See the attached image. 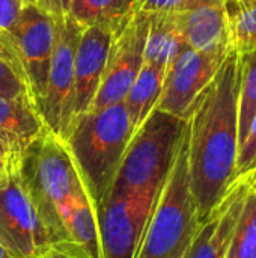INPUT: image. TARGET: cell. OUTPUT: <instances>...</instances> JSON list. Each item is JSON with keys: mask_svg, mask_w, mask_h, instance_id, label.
Returning <instances> with one entry per match:
<instances>
[{"mask_svg": "<svg viewBox=\"0 0 256 258\" xmlns=\"http://www.w3.org/2000/svg\"><path fill=\"white\" fill-rule=\"evenodd\" d=\"M15 160L20 178L48 230L51 245L66 242L57 207L69 197L86 192L66 142L45 128Z\"/></svg>", "mask_w": 256, "mask_h": 258, "instance_id": "3", "label": "cell"}, {"mask_svg": "<svg viewBox=\"0 0 256 258\" xmlns=\"http://www.w3.org/2000/svg\"><path fill=\"white\" fill-rule=\"evenodd\" d=\"M57 213L66 242L80 248L89 258H103L97 210L86 192H78L65 200Z\"/></svg>", "mask_w": 256, "mask_h": 258, "instance_id": "16", "label": "cell"}, {"mask_svg": "<svg viewBox=\"0 0 256 258\" xmlns=\"http://www.w3.org/2000/svg\"><path fill=\"white\" fill-rule=\"evenodd\" d=\"M83 27L69 15L56 20V41L48 67L45 95L38 112L45 127L66 141L72 127V89L75 53Z\"/></svg>", "mask_w": 256, "mask_h": 258, "instance_id": "7", "label": "cell"}, {"mask_svg": "<svg viewBox=\"0 0 256 258\" xmlns=\"http://www.w3.org/2000/svg\"><path fill=\"white\" fill-rule=\"evenodd\" d=\"M158 197L110 194L97 209L103 258H134Z\"/></svg>", "mask_w": 256, "mask_h": 258, "instance_id": "10", "label": "cell"}, {"mask_svg": "<svg viewBox=\"0 0 256 258\" xmlns=\"http://www.w3.org/2000/svg\"><path fill=\"white\" fill-rule=\"evenodd\" d=\"M178 17L186 45L199 51L232 50L228 0H184Z\"/></svg>", "mask_w": 256, "mask_h": 258, "instance_id": "14", "label": "cell"}, {"mask_svg": "<svg viewBox=\"0 0 256 258\" xmlns=\"http://www.w3.org/2000/svg\"><path fill=\"white\" fill-rule=\"evenodd\" d=\"M14 159L15 157H12V156H0V177L9 169V166L12 165Z\"/></svg>", "mask_w": 256, "mask_h": 258, "instance_id": "29", "label": "cell"}, {"mask_svg": "<svg viewBox=\"0 0 256 258\" xmlns=\"http://www.w3.org/2000/svg\"><path fill=\"white\" fill-rule=\"evenodd\" d=\"M231 51H199L186 45L166 68L157 109L186 121L196 97L213 80Z\"/></svg>", "mask_w": 256, "mask_h": 258, "instance_id": "11", "label": "cell"}, {"mask_svg": "<svg viewBox=\"0 0 256 258\" xmlns=\"http://www.w3.org/2000/svg\"><path fill=\"white\" fill-rule=\"evenodd\" d=\"M186 121L163 110H152L134 132L110 194L158 197L174 168Z\"/></svg>", "mask_w": 256, "mask_h": 258, "instance_id": "5", "label": "cell"}, {"mask_svg": "<svg viewBox=\"0 0 256 258\" xmlns=\"http://www.w3.org/2000/svg\"><path fill=\"white\" fill-rule=\"evenodd\" d=\"M24 6L26 5H39V0H20Z\"/></svg>", "mask_w": 256, "mask_h": 258, "instance_id": "34", "label": "cell"}, {"mask_svg": "<svg viewBox=\"0 0 256 258\" xmlns=\"http://www.w3.org/2000/svg\"><path fill=\"white\" fill-rule=\"evenodd\" d=\"M137 9L139 0H72L66 15L83 29L106 26L116 33Z\"/></svg>", "mask_w": 256, "mask_h": 258, "instance_id": "19", "label": "cell"}, {"mask_svg": "<svg viewBox=\"0 0 256 258\" xmlns=\"http://www.w3.org/2000/svg\"><path fill=\"white\" fill-rule=\"evenodd\" d=\"M238 141L241 145L256 115V47L238 53Z\"/></svg>", "mask_w": 256, "mask_h": 258, "instance_id": "20", "label": "cell"}, {"mask_svg": "<svg viewBox=\"0 0 256 258\" xmlns=\"http://www.w3.org/2000/svg\"><path fill=\"white\" fill-rule=\"evenodd\" d=\"M255 169H256V168H255Z\"/></svg>", "mask_w": 256, "mask_h": 258, "instance_id": "35", "label": "cell"}, {"mask_svg": "<svg viewBox=\"0 0 256 258\" xmlns=\"http://www.w3.org/2000/svg\"><path fill=\"white\" fill-rule=\"evenodd\" d=\"M201 224L189 175L186 125L174 168L155 201L134 258H186Z\"/></svg>", "mask_w": 256, "mask_h": 258, "instance_id": "4", "label": "cell"}, {"mask_svg": "<svg viewBox=\"0 0 256 258\" xmlns=\"http://www.w3.org/2000/svg\"><path fill=\"white\" fill-rule=\"evenodd\" d=\"M149 29V14H136L113 35L101 85L91 110L124 101L130 86L145 63V48Z\"/></svg>", "mask_w": 256, "mask_h": 258, "instance_id": "9", "label": "cell"}, {"mask_svg": "<svg viewBox=\"0 0 256 258\" xmlns=\"http://www.w3.org/2000/svg\"><path fill=\"white\" fill-rule=\"evenodd\" d=\"M246 177H240L223 200L202 221L186 258H228L231 239L249 190Z\"/></svg>", "mask_w": 256, "mask_h": 258, "instance_id": "13", "label": "cell"}, {"mask_svg": "<svg viewBox=\"0 0 256 258\" xmlns=\"http://www.w3.org/2000/svg\"><path fill=\"white\" fill-rule=\"evenodd\" d=\"M252 2H256V0H228V8H240Z\"/></svg>", "mask_w": 256, "mask_h": 258, "instance_id": "30", "label": "cell"}, {"mask_svg": "<svg viewBox=\"0 0 256 258\" xmlns=\"http://www.w3.org/2000/svg\"><path fill=\"white\" fill-rule=\"evenodd\" d=\"M0 258H15V257H14V255H11V254H9V251H8V249L0 243Z\"/></svg>", "mask_w": 256, "mask_h": 258, "instance_id": "32", "label": "cell"}, {"mask_svg": "<svg viewBox=\"0 0 256 258\" xmlns=\"http://www.w3.org/2000/svg\"><path fill=\"white\" fill-rule=\"evenodd\" d=\"M113 35L106 26H89L81 32L74 65L72 125L92 107L103 80Z\"/></svg>", "mask_w": 256, "mask_h": 258, "instance_id": "12", "label": "cell"}, {"mask_svg": "<svg viewBox=\"0 0 256 258\" xmlns=\"http://www.w3.org/2000/svg\"><path fill=\"white\" fill-rule=\"evenodd\" d=\"M0 243L15 258H38L51 246L48 230L20 178L15 159L0 177Z\"/></svg>", "mask_w": 256, "mask_h": 258, "instance_id": "6", "label": "cell"}, {"mask_svg": "<svg viewBox=\"0 0 256 258\" xmlns=\"http://www.w3.org/2000/svg\"><path fill=\"white\" fill-rule=\"evenodd\" d=\"M184 0H139V9L154 14V12H180L183 9Z\"/></svg>", "mask_w": 256, "mask_h": 258, "instance_id": "26", "label": "cell"}, {"mask_svg": "<svg viewBox=\"0 0 256 258\" xmlns=\"http://www.w3.org/2000/svg\"><path fill=\"white\" fill-rule=\"evenodd\" d=\"M229 11V42L232 50L241 53L256 47V2Z\"/></svg>", "mask_w": 256, "mask_h": 258, "instance_id": "22", "label": "cell"}, {"mask_svg": "<svg viewBox=\"0 0 256 258\" xmlns=\"http://www.w3.org/2000/svg\"><path fill=\"white\" fill-rule=\"evenodd\" d=\"M72 0H39V6L44 8L48 14L54 17V20L63 18L71 6Z\"/></svg>", "mask_w": 256, "mask_h": 258, "instance_id": "27", "label": "cell"}, {"mask_svg": "<svg viewBox=\"0 0 256 258\" xmlns=\"http://www.w3.org/2000/svg\"><path fill=\"white\" fill-rule=\"evenodd\" d=\"M23 6L20 0H0V30L3 33H8L17 23Z\"/></svg>", "mask_w": 256, "mask_h": 258, "instance_id": "24", "label": "cell"}, {"mask_svg": "<svg viewBox=\"0 0 256 258\" xmlns=\"http://www.w3.org/2000/svg\"><path fill=\"white\" fill-rule=\"evenodd\" d=\"M228 258H256V192L250 186L231 239Z\"/></svg>", "mask_w": 256, "mask_h": 258, "instance_id": "21", "label": "cell"}, {"mask_svg": "<svg viewBox=\"0 0 256 258\" xmlns=\"http://www.w3.org/2000/svg\"><path fill=\"white\" fill-rule=\"evenodd\" d=\"M238 83L240 60L232 50L186 119L189 175L202 221L238 180Z\"/></svg>", "mask_w": 256, "mask_h": 258, "instance_id": "1", "label": "cell"}, {"mask_svg": "<svg viewBox=\"0 0 256 258\" xmlns=\"http://www.w3.org/2000/svg\"><path fill=\"white\" fill-rule=\"evenodd\" d=\"M6 35L38 109L45 95L48 67L56 41V20L39 5H26Z\"/></svg>", "mask_w": 256, "mask_h": 258, "instance_id": "8", "label": "cell"}, {"mask_svg": "<svg viewBox=\"0 0 256 258\" xmlns=\"http://www.w3.org/2000/svg\"><path fill=\"white\" fill-rule=\"evenodd\" d=\"M45 128L47 127L29 95L20 98L0 97V141L11 156L18 157Z\"/></svg>", "mask_w": 256, "mask_h": 258, "instance_id": "15", "label": "cell"}, {"mask_svg": "<svg viewBox=\"0 0 256 258\" xmlns=\"http://www.w3.org/2000/svg\"><path fill=\"white\" fill-rule=\"evenodd\" d=\"M186 47L178 12L149 14L145 62L166 67Z\"/></svg>", "mask_w": 256, "mask_h": 258, "instance_id": "17", "label": "cell"}, {"mask_svg": "<svg viewBox=\"0 0 256 258\" xmlns=\"http://www.w3.org/2000/svg\"><path fill=\"white\" fill-rule=\"evenodd\" d=\"M166 67L145 62L136 80L130 86L124 103L134 127V132L146 121V118L157 109L163 92Z\"/></svg>", "mask_w": 256, "mask_h": 258, "instance_id": "18", "label": "cell"}, {"mask_svg": "<svg viewBox=\"0 0 256 258\" xmlns=\"http://www.w3.org/2000/svg\"><path fill=\"white\" fill-rule=\"evenodd\" d=\"M38 258H89L80 248L72 245L71 242H60L51 245L47 251H44Z\"/></svg>", "mask_w": 256, "mask_h": 258, "instance_id": "25", "label": "cell"}, {"mask_svg": "<svg viewBox=\"0 0 256 258\" xmlns=\"http://www.w3.org/2000/svg\"><path fill=\"white\" fill-rule=\"evenodd\" d=\"M0 57H3V59H6L8 62L14 63V65L21 71V67H20L18 59H17L15 50H14V47H12V44H11L8 35L3 33L2 30H0ZM21 73H23V71H21Z\"/></svg>", "mask_w": 256, "mask_h": 258, "instance_id": "28", "label": "cell"}, {"mask_svg": "<svg viewBox=\"0 0 256 258\" xmlns=\"http://www.w3.org/2000/svg\"><path fill=\"white\" fill-rule=\"evenodd\" d=\"M133 135L124 101L89 110L74 122L65 142L95 210L110 195Z\"/></svg>", "mask_w": 256, "mask_h": 258, "instance_id": "2", "label": "cell"}, {"mask_svg": "<svg viewBox=\"0 0 256 258\" xmlns=\"http://www.w3.org/2000/svg\"><path fill=\"white\" fill-rule=\"evenodd\" d=\"M0 156H11V154H9V151L6 150V147L3 145V142H2V141H0ZM12 157H14V156H12Z\"/></svg>", "mask_w": 256, "mask_h": 258, "instance_id": "33", "label": "cell"}, {"mask_svg": "<svg viewBox=\"0 0 256 258\" xmlns=\"http://www.w3.org/2000/svg\"><path fill=\"white\" fill-rule=\"evenodd\" d=\"M246 178H247V181H249V184H250V189L256 192V169H253Z\"/></svg>", "mask_w": 256, "mask_h": 258, "instance_id": "31", "label": "cell"}, {"mask_svg": "<svg viewBox=\"0 0 256 258\" xmlns=\"http://www.w3.org/2000/svg\"><path fill=\"white\" fill-rule=\"evenodd\" d=\"M24 95L30 97L23 73L14 63L0 57V97L20 98Z\"/></svg>", "mask_w": 256, "mask_h": 258, "instance_id": "23", "label": "cell"}]
</instances>
